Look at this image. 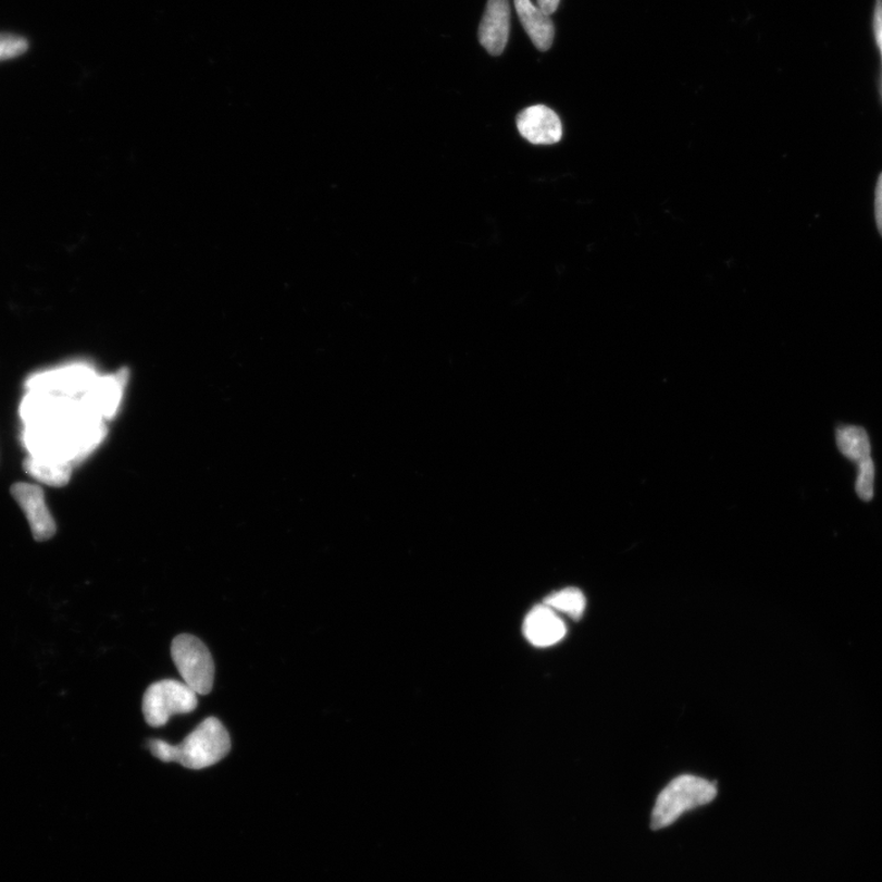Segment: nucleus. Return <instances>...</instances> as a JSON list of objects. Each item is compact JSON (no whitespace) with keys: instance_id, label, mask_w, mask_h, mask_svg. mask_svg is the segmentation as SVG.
<instances>
[{"instance_id":"obj_1","label":"nucleus","mask_w":882,"mask_h":882,"mask_svg":"<svg viewBox=\"0 0 882 882\" xmlns=\"http://www.w3.org/2000/svg\"><path fill=\"white\" fill-rule=\"evenodd\" d=\"M149 749L163 762H179L190 770H202L225 759L231 750L229 734L216 717H209L178 745L151 740Z\"/></svg>"},{"instance_id":"obj_2","label":"nucleus","mask_w":882,"mask_h":882,"mask_svg":"<svg viewBox=\"0 0 882 882\" xmlns=\"http://www.w3.org/2000/svg\"><path fill=\"white\" fill-rule=\"evenodd\" d=\"M717 796L715 783L684 774L673 780L659 793L653 811L651 828L661 830L672 825L684 812L706 806Z\"/></svg>"},{"instance_id":"obj_3","label":"nucleus","mask_w":882,"mask_h":882,"mask_svg":"<svg viewBox=\"0 0 882 882\" xmlns=\"http://www.w3.org/2000/svg\"><path fill=\"white\" fill-rule=\"evenodd\" d=\"M171 655L179 674L190 690L198 695H208L215 681V663L206 644L200 638L182 634L173 639Z\"/></svg>"},{"instance_id":"obj_4","label":"nucleus","mask_w":882,"mask_h":882,"mask_svg":"<svg viewBox=\"0 0 882 882\" xmlns=\"http://www.w3.org/2000/svg\"><path fill=\"white\" fill-rule=\"evenodd\" d=\"M198 707V694L186 683L164 680L148 687L142 699L145 721L153 729L167 724L174 715L190 713Z\"/></svg>"},{"instance_id":"obj_5","label":"nucleus","mask_w":882,"mask_h":882,"mask_svg":"<svg viewBox=\"0 0 882 882\" xmlns=\"http://www.w3.org/2000/svg\"><path fill=\"white\" fill-rule=\"evenodd\" d=\"M99 376L90 365L72 364L32 376L26 383V389L80 397L91 389Z\"/></svg>"},{"instance_id":"obj_6","label":"nucleus","mask_w":882,"mask_h":882,"mask_svg":"<svg viewBox=\"0 0 882 882\" xmlns=\"http://www.w3.org/2000/svg\"><path fill=\"white\" fill-rule=\"evenodd\" d=\"M12 496L23 509L37 542L51 539L57 532L54 519L46 507L45 493L41 487L28 483H15Z\"/></svg>"},{"instance_id":"obj_7","label":"nucleus","mask_w":882,"mask_h":882,"mask_svg":"<svg viewBox=\"0 0 882 882\" xmlns=\"http://www.w3.org/2000/svg\"><path fill=\"white\" fill-rule=\"evenodd\" d=\"M518 129L523 138L535 145H554L563 135L559 115L549 107L537 104L529 107L518 115Z\"/></svg>"},{"instance_id":"obj_8","label":"nucleus","mask_w":882,"mask_h":882,"mask_svg":"<svg viewBox=\"0 0 882 882\" xmlns=\"http://www.w3.org/2000/svg\"><path fill=\"white\" fill-rule=\"evenodd\" d=\"M509 33V0H488L479 30L481 45L489 54L500 55L508 45Z\"/></svg>"},{"instance_id":"obj_9","label":"nucleus","mask_w":882,"mask_h":882,"mask_svg":"<svg viewBox=\"0 0 882 882\" xmlns=\"http://www.w3.org/2000/svg\"><path fill=\"white\" fill-rule=\"evenodd\" d=\"M523 634L532 645L549 647L566 637L567 626L556 610L543 605L531 610L523 623Z\"/></svg>"},{"instance_id":"obj_10","label":"nucleus","mask_w":882,"mask_h":882,"mask_svg":"<svg viewBox=\"0 0 882 882\" xmlns=\"http://www.w3.org/2000/svg\"><path fill=\"white\" fill-rule=\"evenodd\" d=\"M523 28L537 50L546 52L554 45L556 27L550 15L531 0H513Z\"/></svg>"},{"instance_id":"obj_11","label":"nucleus","mask_w":882,"mask_h":882,"mask_svg":"<svg viewBox=\"0 0 882 882\" xmlns=\"http://www.w3.org/2000/svg\"><path fill=\"white\" fill-rule=\"evenodd\" d=\"M23 468L28 476L47 486L64 487L71 481L74 467L71 462L35 458L28 455Z\"/></svg>"},{"instance_id":"obj_12","label":"nucleus","mask_w":882,"mask_h":882,"mask_svg":"<svg viewBox=\"0 0 882 882\" xmlns=\"http://www.w3.org/2000/svg\"><path fill=\"white\" fill-rule=\"evenodd\" d=\"M836 443L843 457L857 463L870 458L871 445L868 433L857 425H841Z\"/></svg>"},{"instance_id":"obj_13","label":"nucleus","mask_w":882,"mask_h":882,"mask_svg":"<svg viewBox=\"0 0 882 882\" xmlns=\"http://www.w3.org/2000/svg\"><path fill=\"white\" fill-rule=\"evenodd\" d=\"M545 605L571 618L580 619L586 608V598L577 588H566L546 598Z\"/></svg>"},{"instance_id":"obj_14","label":"nucleus","mask_w":882,"mask_h":882,"mask_svg":"<svg viewBox=\"0 0 882 882\" xmlns=\"http://www.w3.org/2000/svg\"><path fill=\"white\" fill-rule=\"evenodd\" d=\"M856 492L861 500L869 501L874 497L875 467L871 458L858 463Z\"/></svg>"},{"instance_id":"obj_15","label":"nucleus","mask_w":882,"mask_h":882,"mask_svg":"<svg viewBox=\"0 0 882 882\" xmlns=\"http://www.w3.org/2000/svg\"><path fill=\"white\" fill-rule=\"evenodd\" d=\"M28 45L24 37L0 34V62L24 54Z\"/></svg>"},{"instance_id":"obj_16","label":"nucleus","mask_w":882,"mask_h":882,"mask_svg":"<svg viewBox=\"0 0 882 882\" xmlns=\"http://www.w3.org/2000/svg\"><path fill=\"white\" fill-rule=\"evenodd\" d=\"M875 215L877 224L882 236V174L879 177L877 192H875Z\"/></svg>"},{"instance_id":"obj_17","label":"nucleus","mask_w":882,"mask_h":882,"mask_svg":"<svg viewBox=\"0 0 882 882\" xmlns=\"http://www.w3.org/2000/svg\"><path fill=\"white\" fill-rule=\"evenodd\" d=\"M874 28H875V36L877 42L879 45L881 54H882V0H877L875 7V15H874Z\"/></svg>"},{"instance_id":"obj_18","label":"nucleus","mask_w":882,"mask_h":882,"mask_svg":"<svg viewBox=\"0 0 882 882\" xmlns=\"http://www.w3.org/2000/svg\"><path fill=\"white\" fill-rule=\"evenodd\" d=\"M560 0H537V7L548 15L556 13Z\"/></svg>"}]
</instances>
